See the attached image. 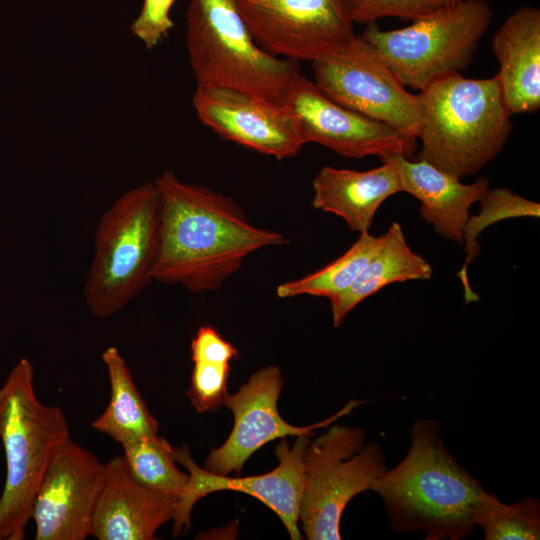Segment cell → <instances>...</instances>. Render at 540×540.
I'll use <instances>...</instances> for the list:
<instances>
[{
	"label": "cell",
	"mask_w": 540,
	"mask_h": 540,
	"mask_svg": "<svg viewBox=\"0 0 540 540\" xmlns=\"http://www.w3.org/2000/svg\"><path fill=\"white\" fill-rule=\"evenodd\" d=\"M478 214H470L463 230L465 260L458 272L463 288L466 303L479 300V296L472 290L468 280V265L480 253L478 236L489 226L506 219L519 217H540V204L526 199L508 188H489L479 201Z\"/></svg>",
	"instance_id": "24"
},
{
	"label": "cell",
	"mask_w": 540,
	"mask_h": 540,
	"mask_svg": "<svg viewBox=\"0 0 540 540\" xmlns=\"http://www.w3.org/2000/svg\"><path fill=\"white\" fill-rule=\"evenodd\" d=\"M437 419H419L405 457L386 469L371 490L382 499L395 533L420 532L425 540H464L474 534L496 495L447 450Z\"/></svg>",
	"instance_id": "2"
},
{
	"label": "cell",
	"mask_w": 540,
	"mask_h": 540,
	"mask_svg": "<svg viewBox=\"0 0 540 540\" xmlns=\"http://www.w3.org/2000/svg\"><path fill=\"white\" fill-rule=\"evenodd\" d=\"M315 85L331 100L416 138L418 94H411L360 35L312 62Z\"/></svg>",
	"instance_id": "9"
},
{
	"label": "cell",
	"mask_w": 540,
	"mask_h": 540,
	"mask_svg": "<svg viewBox=\"0 0 540 540\" xmlns=\"http://www.w3.org/2000/svg\"><path fill=\"white\" fill-rule=\"evenodd\" d=\"M308 442L307 436H295L290 446L281 438L275 448L278 465L270 472L249 477L211 473L193 461L187 446L174 449L177 462L188 471L189 483L173 518V536L190 527L191 512L197 501L210 493L229 490L257 498L280 518L292 540L302 539L298 523L304 482L303 455Z\"/></svg>",
	"instance_id": "11"
},
{
	"label": "cell",
	"mask_w": 540,
	"mask_h": 540,
	"mask_svg": "<svg viewBox=\"0 0 540 540\" xmlns=\"http://www.w3.org/2000/svg\"><path fill=\"white\" fill-rule=\"evenodd\" d=\"M297 117L304 143H317L348 158L413 156L416 138L344 107L298 74L283 103Z\"/></svg>",
	"instance_id": "13"
},
{
	"label": "cell",
	"mask_w": 540,
	"mask_h": 540,
	"mask_svg": "<svg viewBox=\"0 0 540 540\" xmlns=\"http://www.w3.org/2000/svg\"><path fill=\"white\" fill-rule=\"evenodd\" d=\"M254 41L288 60L315 61L355 37L346 0H235Z\"/></svg>",
	"instance_id": "10"
},
{
	"label": "cell",
	"mask_w": 540,
	"mask_h": 540,
	"mask_svg": "<svg viewBox=\"0 0 540 540\" xmlns=\"http://www.w3.org/2000/svg\"><path fill=\"white\" fill-rule=\"evenodd\" d=\"M34 367L20 359L0 388V439L6 480L0 496V540H22L47 465L70 438L61 408L43 404L34 389Z\"/></svg>",
	"instance_id": "4"
},
{
	"label": "cell",
	"mask_w": 540,
	"mask_h": 540,
	"mask_svg": "<svg viewBox=\"0 0 540 540\" xmlns=\"http://www.w3.org/2000/svg\"><path fill=\"white\" fill-rule=\"evenodd\" d=\"M462 0H346L353 23H375L383 17L418 20Z\"/></svg>",
	"instance_id": "26"
},
{
	"label": "cell",
	"mask_w": 540,
	"mask_h": 540,
	"mask_svg": "<svg viewBox=\"0 0 540 540\" xmlns=\"http://www.w3.org/2000/svg\"><path fill=\"white\" fill-rule=\"evenodd\" d=\"M178 503V497L138 483L123 456H115L104 463L91 536L98 540H152L163 524L173 520Z\"/></svg>",
	"instance_id": "16"
},
{
	"label": "cell",
	"mask_w": 540,
	"mask_h": 540,
	"mask_svg": "<svg viewBox=\"0 0 540 540\" xmlns=\"http://www.w3.org/2000/svg\"><path fill=\"white\" fill-rule=\"evenodd\" d=\"M283 383L280 368L270 365L257 370L235 394L227 396L224 406L233 412V429L222 446L210 451L205 470L218 475L239 474L252 454L266 443L287 436H311L313 430L330 426L366 402L351 399L336 414L323 421L303 427L293 426L278 411Z\"/></svg>",
	"instance_id": "12"
},
{
	"label": "cell",
	"mask_w": 540,
	"mask_h": 540,
	"mask_svg": "<svg viewBox=\"0 0 540 540\" xmlns=\"http://www.w3.org/2000/svg\"><path fill=\"white\" fill-rule=\"evenodd\" d=\"M387 469L376 442H366L358 426L331 425L308 442L303 455V490L299 522L309 540L341 539L340 522L347 504L371 490Z\"/></svg>",
	"instance_id": "8"
},
{
	"label": "cell",
	"mask_w": 540,
	"mask_h": 540,
	"mask_svg": "<svg viewBox=\"0 0 540 540\" xmlns=\"http://www.w3.org/2000/svg\"><path fill=\"white\" fill-rule=\"evenodd\" d=\"M175 0H143L130 31L147 49L159 45L173 28L170 11Z\"/></svg>",
	"instance_id": "28"
},
{
	"label": "cell",
	"mask_w": 540,
	"mask_h": 540,
	"mask_svg": "<svg viewBox=\"0 0 540 540\" xmlns=\"http://www.w3.org/2000/svg\"><path fill=\"white\" fill-rule=\"evenodd\" d=\"M433 273L431 265L407 244L399 223L393 222L384 233V240L353 284L330 299L334 327L363 300L396 282L426 280Z\"/></svg>",
	"instance_id": "20"
},
{
	"label": "cell",
	"mask_w": 540,
	"mask_h": 540,
	"mask_svg": "<svg viewBox=\"0 0 540 540\" xmlns=\"http://www.w3.org/2000/svg\"><path fill=\"white\" fill-rule=\"evenodd\" d=\"M192 102L198 119L224 140L277 159L294 157L305 145L297 117L284 104L203 84Z\"/></svg>",
	"instance_id": "15"
},
{
	"label": "cell",
	"mask_w": 540,
	"mask_h": 540,
	"mask_svg": "<svg viewBox=\"0 0 540 540\" xmlns=\"http://www.w3.org/2000/svg\"><path fill=\"white\" fill-rule=\"evenodd\" d=\"M101 359L107 369L111 397L105 411L92 421L91 427L121 445L156 435L159 424L139 393L119 349L109 346Z\"/></svg>",
	"instance_id": "21"
},
{
	"label": "cell",
	"mask_w": 540,
	"mask_h": 540,
	"mask_svg": "<svg viewBox=\"0 0 540 540\" xmlns=\"http://www.w3.org/2000/svg\"><path fill=\"white\" fill-rule=\"evenodd\" d=\"M478 527L485 540L540 539V502L535 497L506 504L495 495L486 506Z\"/></svg>",
	"instance_id": "25"
},
{
	"label": "cell",
	"mask_w": 540,
	"mask_h": 540,
	"mask_svg": "<svg viewBox=\"0 0 540 540\" xmlns=\"http://www.w3.org/2000/svg\"><path fill=\"white\" fill-rule=\"evenodd\" d=\"M500 64L496 74L509 114L534 113L540 108V11L516 9L492 40Z\"/></svg>",
	"instance_id": "18"
},
{
	"label": "cell",
	"mask_w": 540,
	"mask_h": 540,
	"mask_svg": "<svg viewBox=\"0 0 540 540\" xmlns=\"http://www.w3.org/2000/svg\"><path fill=\"white\" fill-rule=\"evenodd\" d=\"M160 234V197L154 181L128 190L103 213L83 288L94 317L117 314L153 281Z\"/></svg>",
	"instance_id": "5"
},
{
	"label": "cell",
	"mask_w": 540,
	"mask_h": 540,
	"mask_svg": "<svg viewBox=\"0 0 540 540\" xmlns=\"http://www.w3.org/2000/svg\"><path fill=\"white\" fill-rule=\"evenodd\" d=\"M390 161L399 178L401 191L421 203V217L446 239L463 241V230L470 215V208L480 201L490 188L485 177L471 184L461 182L449 173L423 159L411 161L400 155L384 157Z\"/></svg>",
	"instance_id": "17"
},
{
	"label": "cell",
	"mask_w": 540,
	"mask_h": 540,
	"mask_svg": "<svg viewBox=\"0 0 540 540\" xmlns=\"http://www.w3.org/2000/svg\"><path fill=\"white\" fill-rule=\"evenodd\" d=\"M186 48L197 84L284 103L298 63L275 57L252 38L235 0H190Z\"/></svg>",
	"instance_id": "6"
},
{
	"label": "cell",
	"mask_w": 540,
	"mask_h": 540,
	"mask_svg": "<svg viewBox=\"0 0 540 540\" xmlns=\"http://www.w3.org/2000/svg\"><path fill=\"white\" fill-rule=\"evenodd\" d=\"M230 371V363L194 362L186 394L197 412H213L224 406Z\"/></svg>",
	"instance_id": "27"
},
{
	"label": "cell",
	"mask_w": 540,
	"mask_h": 540,
	"mask_svg": "<svg viewBox=\"0 0 540 540\" xmlns=\"http://www.w3.org/2000/svg\"><path fill=\"white\" fill-rule=\"evenodd\" d=\"M418 96V159L461 179L476 174L502 151L513 125L496 75L467 79L459 72L446 74Z\"/></svg>",
	"instance_id": "3"
},
{
	"label": "cell",
	"mask_w": 540,
	"mask_h": 540,
	"mask_svg": "<svg viewBox=\"0 0 540 540\" xmlns=\"http://www.w3.org/2000/svg\"><path fill=\"white\" fill-rule=\"evenodd\" d=\"M104 464L71 437L54 451L35 495V540H85L91 536Z\"/></svg>",
	"instance_id": "14"
},
{
	"label": "cell",
	"mask_w": 540,
	"mask_h": 540,
	"mask_svg": "<svg viewBox=\"0 0 540 540\" xmlns=\"http://www.w3.org/2000/svg\"><path fill=\"white\" fill-rule=\"evenodd\" d=\"M122 455L133 478L141 485L179 498L185 494L189 475L176 467L175 451L158 434L122 444Z\"/></svg>",
	"instance_id": "23"
},
{
	"label": "cell",
	"mask_w": 540,
	"mask_h": 540,
	"mask_svg": "<svg viewBox=\"0 0 540 540\" xmlns=\"http://www.w3.org/2000/svg\"><path fill=\"white\" fill-rule=\"evenodd\" d=\"M237 355V349L208 325L201 326L191 341L193 362L230 363Z\"/></svg>",
	"instance_id": "29"
},
{
	"label": "cell",
	"mask_w": 540,
	"mask_h": 540,
	"mask_svg": "<svg viewBox=\"0 0 540 540\" xmlns=\"http://www.w3.org/2000/svg\"><path fill=\"white\" fill-rule=\"evenodd\" d=\"M380 160L366 171L322 167L312 182L314 208L340 217L354 232H369L383 202L402 192L394 165Z\"/></svg>",
	"instance_id": "19"
},
{
	"label": "cell",
	"mask_w": 540,
	"mask_h": 540,
	"mask_svg": "<svg viewBox=\"0 0 540 540\" xmlns=\"http://www.w3.org/2000/svg\"><path fill=\"white\" fill-rule=\"evenodd\" d=\"M383 240L384 234L373 236L369 232L359 233L353 245L331 263L306 276L279 284L277 296L292 298L309 295L332 299L353 284Z\"/></svg>",
	"instance_id": "22"
},
{
	"label": "cell",
	"mask_w": 540,
	"mask_h": 540,
	"mask_svg": "<svg viewBox=\"0 0 540 540\" xmlns=\"http://www.w3.org/2000/svg\"><path fill=\"white\" fill-rule=\"evenodd\" d=\"M154 183L161 234L153 281L180 285L190 293L215 291L250 254L288 243L283 233L253 225L227 195L182 181L171 170Z\"/></svg>",
	"instance_id": "1"
},
{
	"label": "cell",
	"mask_w": 540,
	"mask_h": 540,
	"mask_svg": "<svg viewBox=\"0 0 540 540\" xmlns=\"http://www.w3.org/2000/svg\"><path fill=\"white\" fill-rule=\"evenodd\" d=\"M491 18L486 0H462L400 29L381 30L370 23L360 36L404 86L421 91L470 65Z\"/></svg>",
	"instance_id": "7"
}]
</instances>
